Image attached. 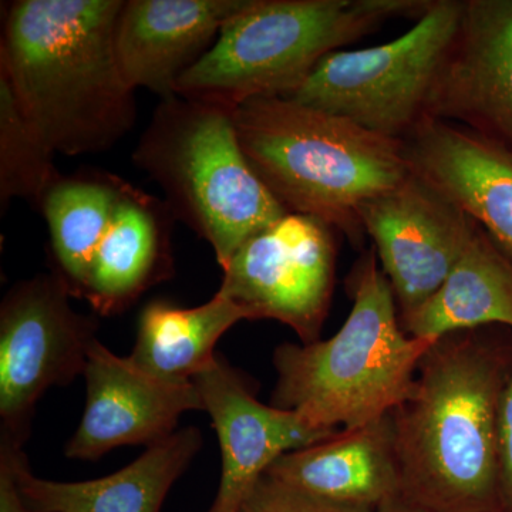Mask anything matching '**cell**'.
<instances>
[{"label": "cell", "instance_id": "1", "mask_svg": "<svg viewBox=\"0 0 512 512\" xmlns=\"http://www.w3.org/2000/svg\"><path fill=\"white\" fill-rule=\"evenodd\" d=\"M512 329L463 330L421 357L392 412L402 495L430 512H503L498 421Z\"/></svg>", "mask_w": 512, "mask_h": 512}, {"label": "cell", "instance_id": "2", "mask_svg": "<svg viewBox=\"0 0 512 512\" xmlns=\"http://www.w3.org/2000/svg\"><path fill=\"white\" fill-rule=\"evenodd\" d=\"M123 0H18L3 13L0 74L56 154H99L137 120L116 50Z\"/></svg>", "mask_w": 512, "mask_h": 512}, {"label": "cell", "instance_id": "3", "mask_svg": "<svg viewBox=\"0 0 512 512\" xmlns=\"http://www.w3.org/2000/svg\"><path fill=\"white\" fill-rule=\"evenodd\" d=\"M239 144L259 180L293 214L311 215L360 245L357 210L410 174L404 143L286 97L234 110Z\"/></svg>", "mask_w": 512, "mask_h": 512}, {"label": "cell", "instance_id": "4", "mask_svg": "<svg viewBox=\"0 0 512 512\" xmlns=\"http://www.w3.org/2000/svg\"><path fill=\"white\" fill-rule=\"evenodd\" d=\"M348 284L352 311L332 338L284 343L274 353L272 406L318 430L357 429L392 413L409 396L421 357L437 340L407 335L375 251L360 256Z\"/></svg>", "mask_w": 512, "mask_h": 512}, {"label": "cell", "instance_id": "5", "mask_svg": "<svg viewBox=\"0 0 512 512\" xmlns=\"http://www.w3.org/2000/svg\"><path fill=\"white\" fill-rule=\"evenodd\" d=\"M434 0H251L225 23L177 96L234 111L249 100L292 97L323 57L389 19L419 20Z\"/></svg>", "mask_w": 512, "mask_h": 512}, {"label": "cell", "instance_id": "6", "mask_svg": "<svg viewBox=\"0 0 512 512\" xmlns=\"http://www.w3.org/2000/svg\"><path fill=\"white\" fill-rule=\"evenodd\" d=\"M131 160L164 192L175 221L210 244L221 269L288 214L249 165L225 107L177 94L161 100Z\"/></svg>", "mask_w": 512, "mask_h": 512}, {"label": "cell", "instance_id": "7", "mask_svg": "<svg viewBox=\"0 0 512 512\" xmlns=\"http://www.w3.org/2000/svg\"><path fill=\"white\" fill-rule=\"evenodd\" d=\"M464 9L466 0H434L414 28L392 42L323 57L286 99L345 117L380 136L406 140L427 120Z\"/></svg>", "mask_w": 512, "mask_h": 512}, {"label": "cell", "instance_id": "8", "mask_svg": "<svg viewBox=\"0 0 512 512\" xmlns=\"http://www.w3.org/2000/svg\"><path fill=\"white\" fill-rule=\"evenodd\" d=\"M62 279L40 274L9 289L0 306V420L2 436L22 446L47 390L86 370L97 322L74 311Z\"/></svg>", "mask_w": 512, "mask_h": 512}, {"label": "cell", "instance_id": "9", "mask_svg": "<svg viewBox=\"0 0 512 512\" xmlns=\"http://www.w3.org/2000/svg\"><path fill=\"white\" fill-rule=\"evenodd\" d=\"M336 232L311 215L288 212L235 251L218 292L248 320H278L302 345L318 342L335 288Z\"/></svg>", "mask_w": 512, "mask_h": 512}, {"label": "cell", "instance_id": "10", "mask_svg": "<svg viewBox=\"0 0 512 512\" xmlns=\"http://www.w3.org/2000/svg\"><path fill=\"white\" fill-rule=\"evenodd\" d=\"M357 217L375 242L400 320L439 291L478 228L456 202L413 171L393 190L363 202Z\"/></svg>", "mask_w": 512, "mask_h": 512}, {"label": "cell", "instance_id": "11", "mask_svg": "<svg viewBox=\"0 0 512 512\" xmlns=\"http://www.w3.org/2000/svg\"><path fill=\"white\" fill-rule=\"evenodd\" d=\"M86 404L66 447L74 460H97L123 446H154L177 431L181 416L204 410L194 383L163 382L114 355L99 339L89 350Z\"/></svg>", "mask_w": 512, "mask_h": 512}, {"label": "cell", "instance_id": "12", "mask_svg": "<svg viewBox=\"0 0 512 512\" xmlns=\"http://www.w3.org/2000/svg\"><path fill=\"white\" fill-rule=\"evenodd\" d=\"M192 383L221 447L220 487L208 512H239L276 460L339 433L315 429L295 412L259 402L244 377L221 356H215Z\"/></svg>", "mask_w": 512, "mask_h": 512}, {"label": "cell", "instance_id": "13", "mask_svg": "<svg viewBox=\"0 0 512 512\" xmlns=\"http://www.w3.org/2000/svg\"><path fill=\"white\" fill-rule=\"evenodd\" d=\"M427 119L456 123L512 153V0H466Z\"/></svg>", "mask_w": 512, "mask_h": 512}, {"label": "cell", "instance_id": "14", "mask_svg": "<svg viewBox=\"0 0 512 512\" xmlns=\"http://www.w3.org/2000/svg\"><path fill=\"white\" fill-rule=\"evenodd\" d=\"M251 0H128L116 28L121 72L161 100L214 45L221 29Z\"/></svg>", "mask_w": 512, "mask_h": 512}, {"label": "cell", "instance_id": "15", "mask_svg": "<svg viewBox=\"0 0 512 512\" xmlns=\"http://www.w3.org/2000/svg\"><path fill=\"white\" fill-rule=\"evenodd\" d=\"M404 153L413 173L456 202L512 259V153L450 121L427 119Z\"/></svg>", "mask_w": 512, "mask_h": 512}, {"label": "cell", "instance_id": "16", "mask_svg": "<svg viewBox=\"0 0 512 512\" xmlns=\"http://www.w3.org/2000/svg\"><path fill=\"white\" fill-rule=\"evenodd\" d=\"M266 474L323 500L376 511L402 495L392 413L285 454Z\"/></svg>", "mask_w": 512, "mask_h": 512}, {"label": "cell", "instance_id": "17", "mask_svg": "<svg viewBox=\"0 0 512 512\" xmlns=\"http://www.w3.org/2000/svg\"><path fill=\"white\" fill-rule=\"evenodd\" d=\"M167 202L128 183L90 265L84 301L100 316L120 315L174 274Z\"/></svg>", "mask_w": 512, "mask_h": 512}, {"label": "cell", "instance_id": "18", "mask_svg": "<svg viewBox=\"0 0 512 512\" xmlns=\"http://www.w3.org/2000/svg\"><path fill=\"white\" fill-rule=\"evenodd\" d=\"M197 427L177 430L110 476L62 483L35 477L19 461L20 490L35 512H160L165 497L201 450Z\"/></svg>", "mask_w": 512, "mask_h": 512}, {"label": "cell", "instance_id": "19", "mask_svg": "<svg viewBox=\"0 0 512 512\" xmlns=\"http://www.w3.org/2000/svg\"><path fill=\"white\" fill-rule=\"evenodd\" d=\"M402 326L419 339L487 326L512 329V259L478 224L439 291L403 318Z\"/></svg>", "mask_w": 512, "mask_h": 512}, {"label": "cell", "instance_id": "20", "mask_svg": "<svg viewBox=\"0 0 512 512\" xmlns=\"http://www.w3.org/2000/svg\"><path fill=\"white\" fill-rule=\"evenodd\" d=\"M241 320H248L247 313L220 292L195 308L154 299L140 313L136 345L128 357L163 382L191 383L217 356L218 340Z\"/></svg>", "mask_w": 512, "mask_h": 512}, {"label": "cell", "instance_id": "21", "mask_svg": "<svg viewBox=\"0 0 512 512\" xmlns=\"http://www.w3.org/2000/svg\"><path fill=\"white\" fill-rule=\"evenodd\" d=\"M127 185L110 171L84 168L60 175L40 204L49 227L52 272L72 298H83L90 265Z\"/></svg>", "mask_w": 512, "mask_h": 512}, {"label": "cell", "instance_id": "22", "mask_svg": "<svg viewBox=\"0 0 512 512\" xmlns=\"http://www.w3.org/2000/svg\"><path fill=\"white\" fill-rule=\"evenodd\" d=\"M56 151L23 113L8 79L0 74V211L15 198L39 210L46 192L60 177Z\"/></svg>", "mask_w": 512, "mask_h": 512}, {"label": "cell", "instance_id": "23", "mask_svg": "<svg viewBox=\"0 0 512 512\" xmlns=\"http://www.w3.org/2000/svg\"><path fill=\"white\" fill-rule=\"evenodd\" d=\"M239 512H376L323 500L265 474Z\"/></svg>", "mask_w": 512, "mask_h": 512}, {"label": "cell", "instance_id": "24", "mask_svg": "<svg viewBox=\"0 0 512 512\" xmlns=\"http://www.w3.org/2000/svg\"><path fill=\"white\" fill-rule=\"evenodd\" d=\"M22 446L2 436L0 441V512H35L20 490L18 468Z\"/></svg>", "mask_w": 512, "mask_h": 512}, {"label": "cell", "instance_id": "25", "mask_svg": "<svg viewBox=\"0 0 512 512\" xmlns=\"http://www.w3.org/2000/svg\"><path fill=\"white\" fill-rule=\"evenodd\" d=\"M500 485L503 512H512V370L505 384L498 421Z\"/></svg>", "mask_w": 512, "mask_h": 512}, {"label": "cell", "instance_id": "26", "mask_svg": "<svg viewBox=\"0 0 512 512\" xmlns=\"http://www.w3.org/2000/svg\"><path fill=\"white\" fill-rule=\"evenodd\" d=\"M376 512H430L424 510L420 505L412 503V501L404 498L403 495H397L392 500L387 501L377 508Z\"/></svg>", "mask_w": 512, "mask_h": 512}]
</instances>
